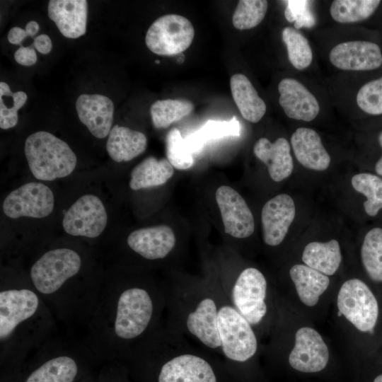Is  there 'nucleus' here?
<instances>
[{
  "label": "nucleus",
  "instance_id": "45",
  "mask_svg": "<svg viewBox=\"0 0 382 382\" xmlns=\"http://www.w3.org/2000/svg\"><path fill=\"white\" fill-rule=\"evenodd\" d=\"M371 382H382V372L376 374L372 379Z\"/></svg>",
  "mask_w": 382,
  "mask_h": 382
},
{
  "label": "nucleus",
  "instance_id": "29",
  "mask_svg": "<svg viewBox=\"0 0 382 382\" xmlns=\"http://www.w3.org/2000/svg\"><path fill=\"white\" fill-rule=\"evenodd\" d=\"M240 130V124L236 117L228 121L209 120L185 140L194 153L200 151L206 143L226 137H238Z\"/></svg>",
  "mask_w": 382,
  "mask_h": 382
},
{
  "label": "nucleus",
  "instance_id": "3",
  "mask_svg": "<svg viewBox=\"0 0 382 382\" xmlns=\"http://www.w3.org/2000/svg\"><path fill=\"white\" fill-rule=\"evenodd\" d=\"M56 319L30 280L0 289V352L18 363L53 337Z\"/></svg>",
  "mask_w": 382,
  "mask_h": 382
},
{
  "label": "nucleus",
  "instance_id": "17",
  "mask_svg": "<svg viewBox=\"0 0 382 382\" xmlns=\"http://www.w3.org/2000/svg\"><path fill=\"white\" fill-rule=\"evenodd\" d=\"M296 214L293 199L280 194L268 200L262 207L261 221L263 241L270 246H277L284 239Z\"/></svg>",
  "mask_w": 382,
  "mask_h": 382
},
{
  "label": "nucleus",
  "instance_id": "20",
  "mask_svg": "<svg viewBox=\"0 0 382 382\" xmlns=\"http://www.w3.org/2000/svg\"><path fill=\"white\" fill-rule=\"evenodd\" d=\"M80 121L96 138L106 137L113 121L114 104L107 96L100 94H81L76 102Z\"/></svg>",
  "mask_w": 382,
  "mask_h": 382
},
{
  "label": "nucleus",
  "instance_id": "43",
  "mask_svg": "<svg viewBox=\"0 0 382 382\" xmlns=\"http://www.w3.org/2000/svg\"><path fill=\"white\" fill-rule=\"evenodd\" d=\"M39 24L35 21H30L25 25V31L29 36H34L39 30Z\"/></svg>",
  "mask_w": 382,
  "mask_h": 382
},
{
  "label": "nucleus",
  "instance_id": "10",
  "mask_svg": "<svg viewBox=\"0 0 382 382\" xmlns=\"http://www.w3.org/2000/svg\"><path fill=\"white\" fill-rule=\"evenodd\" d=\"M267 282L255 267L242 270L233 284L221 289L230 303L253 325L260 323L267 313Z\"/></svg>",
  "mask_w": 382,
  "mask_h": 382
},
{
  "label": "nucleus",
  "instance_id": "33",
  "mask_svg": "<svg viewBox=\"0 0 382 382\" xmlns=\"http://www.w3.org/2000/svg\"><path fill=\"white\" fill-rule=\"evenodd\" d=\"M282 38L286 47L288 59L298 70L308 67L313 60V53L308 39L292 27H285Z\"/></svg>",
  "mask_w": 382,
  "mask_h": 382
},
{
  "label": "nucleus",
  "instance_id": "42",
  "mask_svg": "<svg viewBox=\"0 0 382 382\" xmlns=\"http://www.w3.org/2000/svg\"><path fill=\"white\" fill-rule=\"evenodd\" d=\"M28 36L25 30L20 27L12 28L8 33V40L13 45H21L23 40Z\"/></svg>",
  "mask_w": 382,
  "mask_h": 382
},
{
  "label": "nucleus",
  "instance_id": "4",
  "mask_svg": "<svg viewBox=\"0 0 382 382\" xmlns=\"http://www.w3.org/2000/svg\"><path fill=\"white\" fill-rule=\"evenodd\" d=\"M168 328L160 326L134 347L161 361L156 382H218L209 360Z\"/></svg>",
  "mask_w": 382,
  "mask_h": 382
},
{
  "label": "nucleus",
  "instance_id": "11",
  "mask_svg": "<svg viewBox=\"0 0 382 382\" xmlns=\"http://www.w3.org/2000/svg\"><path fill=\"white\" fill-rule=\"evenodd\" d=\"M194 36V27L187 18L178 14H166L150 25L145 42L152 52L158 55L172 56L186 50Z\"/></svg>",
  "mask_w": 382,
  "mask_h": 382
},
{
  "label": "nucleus",
  "instance_id": "16",
  "mask_svg": "<svg viewBox=\"0 0 382 382\" xmlns=\"http://www.w3.org/2000/svg\"><path fill=\"white\" fill-rule=\"evenodd\" d=\"M331 64L346 71H370L382 64L380 47L373 42L355 40L337 44L329 54Z\"/></svg>",
  "mask_w": 382,
  "mask_h": 382
},
{
  "label": "nucleus",
  "instance_id": "34",
  "mask_svg": "<svg viewBox=\"0 0 382 382\" xmlns=\"http://www.w3.org/2000/svg\"><path fill=\"white\" fill-rule=\"evenodd\" d=\"M351 183L357 192L366 197L364 202L366 213L370 216H376L382 209V178L371 173H362L354 175Z\"/></svg>",
  "mask_w": 382,
  "mask_h": 382
},
{
  "label": "nucleus",
  "instance_id": "44",
  "mask_svg": "<svg viewBox=\"0 0 382 382\" xmlns=\"http://www.w3.org/2000/svg\"><path fill=\"white\" fill-rule=\"evenodd\" d=\"M378 140L382 149V131L378 134ZM375 170L376 173L382 176V156L376 162V166H375Z\"/></svg>",
  "mask_w": 382,
  "mask_h": 382
},
{
  "label": "nucleus",
  "instance_id": "23",
  "mask_svg": "<svg viewBox=\"0 0 382 382\" xmlns=\"http://www.w3.org/2000/svg\"><path fill=\"white\" fill-rule=\"evenodd\" d=\"M290 151L288 141L283 137L274 142L262 137L253 147L255 156L267 166L270 176L275 182H280L292 173L294 163Z\"/></svg>",
  "mask_w": 382,
  "mask_h": 382
},
{
  "label": "nucleus",
  "instance_id": "12",
  "mask_svg": "<svg viewBox=\"0 0 382 382\" xmlns=\"http://www.w3.org/2000/svg\"><path fill=\"white\" fill-rule=\"evenodd\" d=\"M107 222L108 215L102 201L96 195H85L65 213L62 226L71 236L94 238L103 232Z\"/></svg>",
  "mask_w": 382,
  "mask_h": 382
},
{
  "label": "nucleus",
  "instance_id": "27",
  "mask_svg": "<svg viewBox=\"0 0 382 382\" xmlns=\"http://www.w3.org/2000/svg\"><path fill=\"white\" fill-rule=\"evenodd\" d=\"M302 260L306 265L327 275H333L338 270L342 254L338 241H313L307 244L303 251Z\"/></svg>",
  "mask_w": 382,
  "mask_h": 382
},
{
  "label": "nucleus",
  "instance_id": "15",
  "mask_svg": "<svg viewBox=\"0 0 382 382\" xmlns=\"http://www.w3.org/2000/svg\"><path fill=\"white\" fill-rule=\"evenodd\" d=\"M224 231L237 238L253 234L255 221L253 214L243 197L233 188L222 185L216 192Z\"/></svg>",
  "mask_w": 382,
  "mask_h": 382
},
{
  "label": "nucleus",
  "instance_id": "13",
  "mask_svg": "<svg viewBox=\"0 0 382 382\" xmlns=\"http://www.w3.org/2000/svg\"><path fill=\"white\" fill-rule=\"evenodd\" d=\"M54 205L52 190L43 183L32 182L11 192L4 201L3 211L11 219H40L50 215Z\"/></svg>",
  "mask_w": 382,
  "mask_h": 382
},
{
  "label": "nucleus",
  "instance_id": "1",
  "mask_svg": "<svg viewBox=\"0 0 382 382\" xmlns=\"http://www.w3.org/2000/svg\"><path fill=\"white\" fill-rule=\"evenodd\" d=\"M164 291L151 284L103 281L85 342L95 356L123 358L161 326Z\"/></svg>",
  "mask_w": 382,
  "mask_h": 382
},
{
  "label": "nucleus",
  "instance_id": "26",
  "mask_svg": "<svg viewBox=\"0 0 382 382\" xmlns=\"http://www.w3.org/2000/svg\"><path fill=\"white\" fill-rule=\"evenodd\" d=\"M289 275L299 299L307 306L316 305L330 284L327 275L305 265H293Z\"/></svg>",
  "mask_w": 382,
  "mask_h": 382
},
{
  "label": "nucleus",
  "instance_id": "36",
  "mask_svg": "<svg viewBox=\"0 0 382 382\" xmlns=\"http://www.w3.org/2000/svg\"><path fill=\"white\" fill-rule=\"evenodd\" d=\"M166 147L167 159L173 167L185 170L192 166V153L178 129L173 128L167 134Z\"/></svg>",
  "mask_w": 382,
  "mask_h": 382
},
{
  "label": "nucleus",
  "instance_id": "18",
  "mask_svg": "<svg viewBox=\"0 0 382 382\" xmlns=\"http://www.w3.org/2000/svg\"><path fill=\"white\" fill-rule=\"evenodd\" d=\"M175 236L166 225L142 228L132 231L127 237L129 248L148 260L166 257L175 245Z\"/></svg>",
  "mask_w": 382,
  "mask_h": 382
},
{
  "label": "nucleus",
  "instance_id": "37",
  "mask_svg": "<svg viewBox=\"0 0 382 382\" xmlns=\"http://www.w3.org/2000/svg\"><path fill=\"white\" fill-rule=\"evenodd\" d=\"M356 101L364 112L382 115V76L364 84L357 94Z\"/></svg>",
  "mask_w": 382,
  "mask_h": 382
},
{
  "label": "nucleus",
  "instance_id": "40",
  "mask_svg": "<svg viewBox=\"0 0 382 382\" xmlns=\"http://www.w3.org/2000/svg\"><path fill=\"white\" fill-rule=\"evenodd\" d=\"M17 63L23 66H31L36 63L37 57L33 46H21L14 53Z\"/></svg>",
  "mask_w": 382,
  "mask_h": 382
},
{
  "label": "nucleus",
  "instance_id": "7",
  "mask_svg": "<svg viewBox=\"0 0 382 382\" xmlns=\"http://www.w3.org/2000/svg\"><path fill=\"white\" fill-rule=\"evenodd\" d=\"M24 150L31 173L40 180L64 178L76 166V156L70 146L48 132L30 134L25 140Z\"/></svg>",
  "mask_w": 382,
  "mask_h": 382
},
{
  "label": "nucleus",
  "instance_id": "35",
  "mask_svg": "<svg viewBox=\"0 0 382 382\" xmlns=\"http://www.w3.org/2000/svg\"><path fill=\"white\" fill-rule=\"evenodd\" d=\"M268 2L265 0H241L233 15V26L238 30L256 27L264 19Z\"/></svg>",
  "mask_w": 382,
  "mask_h": 382
},
{
  "label": "nucleus",
  "instance_id": "39",
  "mask_svg": "<svg viewBox=\"0 0 382 382\" xmlns=\"http://www.w3.org/2000/svg\"><path fill=\"white\" fill-rule=\"evenodd\" d=\"M284 11L286 19L291 23L295 21V29L303 26H311L315 21L311 13L306 9L307 1H288Z\"/></svg>",
  "mask_w": 382,
  "mask_h": 382
},
{
  "label": "nucleus",
  "instance_id": "30",
  "mask_svg": "<svg viewBox=\"0 0 382 382\" xmlns=\"http://www.w3.org/2000/svg\"><path fill=\"white\" fill-rule=\"evenodd\" d=\"M361 260L369 279L382 283L381 228H374L366 234L361 247Z\"/></svg>",
  "mask_w": 382,
  "mask_h": 382
},
{
  "label": "nucleus",
  "instance_id": "14",
  "mask_svg": "<svg viewBox=\"0 0 382 382\" xmlns=\"http://www.w3.org/2000/svg\"><path fill=\"white\" fill-rule=\"evenodd\" d=\"M288 360L290 366L298 371L318 372L328 363V348L318 331L310 327H302L296 332L294 347Z\"/></svg>",
  "mask_w": 382,
  "mask_h": 382
},
{
  "label": "nucleus",
  "instance_id": "28",
  "mask_svg": "<svg viewBox=\"0 0 382 382\" xmlns=\"http://www.w3.org/2000/svg\"><path fill=\"white\" fill-rule=\"evenodd\" d=\"M173 173V167L167 158L157 159L149 156L132 170L129 187L133 190H138L160 186L165 184Z\"/></svg>",
  "mask_w": 382,
  "mask_h": 382
},
{
  "label": "nucleus",
  "instance_id": "46",
  "mask_svg": "<svg viewBox=\"0 0 382 382\" xmlns=\"http://www.w3.org/2000/svg\"><path fill=\"white\" fill-rule=\"evenodd\" d=\"M155 62L157 63V64L160 63V62L158 60H156Z\"/></svg>",
  "mask_w": 382,
  "mask_h": 382
},
{
  "label": "nucleus",
  "instance_id": "25",
  "mask_svg": "<svg viewBox=\"0 0 382 382\" xmlns=\"http://www.w3.org/2000/svg\"><path fill=\"white\" fill-rule=\"evenodd\" d=\"M230 86L233 100L243 117L253 123L259 122L266 112V104L247 76H231Z\"/></svg>",
  "mask_w": 382,
  "mask_h": 382
},
{
  "label": "nucleus",
  "instance_id": "38",
  "mask_svg": "<svg viewBox=\"0 0 382 382\" xmlns=\"http://www.w3.org/2000/svg\"><path fill=\"white\" fill-rule=\"evenodd\" d=\"M27 95L23 91L15 92V101L12 105L5 104L0 100V127L8 129L14 127L18 120V110L27 100Z\"/></svg>",
  "mask_w": 382,
  "mask_h": 382
},
{
  "label": "nucleus",
  "instance_id": "21",
  "mask_svg": "<svg viewBox=\"0 0 382 382\" xmlns=\"http://www.w3.org/2000/svg\"><path fill=\"white\" fill-rule=\"evenodd\" d=\"M48 16L66 37L78 38L86 33L88 2L86 0H50Z\"/></svg>",
  "mask_w": 382,
  "mask_h": 382
},
{
  "label": "nucleus",
  "instance_id": "31",
  "mask_svg": "<svg viewBox=\"0 0 382 382\" xmlns=\"http://www.w3.org/2000/svg\"><path fill=\"white\" fill-rule=\"evenodd\" d=\"M380 4L379 0H335L330 13L336 22L352 23L369 18Z\"/></svg>",
  "mask_w": 382,
  "mask_h": 382
},
{
  "label": "nucleus",
  "instance_id": "24",
  "mask_svg": "<svg viewBox=\"0 0 382 382\" xmlns=\"http://www.w3.org/2000/svg\"><path fill=\"white\" fill-rule=\"evenodd\" d=\"M146 144L147 139L143 133L116 125L108 134L106 149L113 161H129L142 154Z\"/></svg>",
  "mask_w": 382,
  "mask_h": 382
},
{
  "label": "nucleus",
  "instance_id": "2",
  "mask_svg": "<svg viewBox=\"0 0 382 382\" xmlns=\"http://www.w3.org/2000/svg\"><path fill=\"white\" fill-rule=\"evenodd\" d=\"M81 255L70 248L47 250L32 264L29 280L56 320L86 328L95 310L103 281L79 279Z\"/></svg>",
  "mask_w": 382,
  "mask_h": 382
},
{
  "label": "nucleus",
  "instance_id": "41",
  "mask_svg": "<svg viewBox=\"0 0 382 382\" xmlns=\"http://www.w3.org/2000/svg\"><path fill=\"white\" fill-rule=\"evenodd\" d=\"M33 46L40 53L48 54L52 48V42L50 37L45 34L37 36L33 41Z\"/></svg>",
  "mask_w": 382,
  "mask_h": 382
},
{
  "label": "nucleus",
  "instance_id": "22",
  "mask_svg": "<svg viewBox=\"0 0 382 382\" xmlns=\"http://www.w3.org/2000/svg\"><path fill=\"white\" fill-rule=\"evenodd\" d=\"M291 144L296 158L305 168L323 171L329 167L330 156L314 129H296L291 137Z\"/></svg>",
  "mask_w": 382,
  "mask_h": 382
},
{
  "label": "nucleus",
  "instance_id": "9",
  "mask_svg": "<svg viewBox=\"0 0 382 382\" xmlns=\"http://www.w3.org/2000/svg\"><path fill=\"white\" fill-rule=\"evenodd\" d=\"M342 315L359 332L373 335L381 317L379 301L369 286L361 279H350L341 286L337 298Z\"/></svg>",
  "mask_w": 382,
  "mask_h": 382
},
{
  "label": "nucleus",
  "instance_id": "8",
  "mask_svg": "<svg viewBox=\"0 0 382 382\" xmlns=\"http://www.w3.org/2000/svg\"><path fill=\"white\" fill-rule=\"evenodd\" d=\"M221 354L228 361L245 362L257 351V340L252 325L230 303L223 293L218 314Z\"/></svg>",
  "mask_w": 382,
  "mask_h": 382
},
{
  "label": "nucleus",
  "instance_id": "5",
  "mask_svg": "<svg viewBox=\"0 0 382 382\" xmlns=\"http://www.w3.org/2000/svg\"><path fill=\"white\" fill-rule=\"evenodd\" d=\"M169 327L185 334L207 351L221 353L218 314L223 291L187 290L165 292Z\"/></svg>",
  "mask_w": 382,
  "mask_h": 382
},
{
  "label": "nucleus",
  "instance_id": "32",
  "mask_svg": "<svg viewBox=\"0 0 382 382\" xmlns=\"http://www.w3.org/2000/svg\"><path fill=\"white\" fill-rule=\"evenodd\" d=\"M193 109L194 105L190 101L166 99L154 102L150 112L155 127L164 129L188 115Z\"/></svg>",
  "mask_w": 382,
  "mask_h": 382
},
{
  "label": "nucleus",
  "instance_id": "19",
  "mask_svg": "<svg viewBox=\"0 0 382 382\" xmlns=\"http://www.w3.org/2000/svg\"><path fill=\"white\" fill-rule=\"evenodd\" d=\"M279 103L286 115L293 120L311 122L320 112L316 98L300 81L284 78L279 83Z\"/></svg>",
  "mask_w": 382,
  "mask_h": 382
},
{
  "label": "nucleus",
  "instance_id": "6",
  "mask_svg": "<svg viewBox=\"0 0 382 382\" xmlns=\"http://www.w3.org/2000/svg\"><path fill=\"white\" fill-rule=\"evenodd\" d=\"M36 352L41 359L24 382H74L79 371V359L93 353L84 340L54 336Z\"/></svg>",
  "mask_w": 382,
  "mask_h": 382
}]
</instances>
